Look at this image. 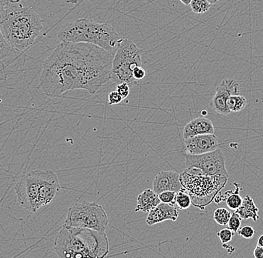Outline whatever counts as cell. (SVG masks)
Instances as JSON below:
<instances>
[{"mask_svg": "<svg viewBox=\"0 0 263 258\" xmlns=\"http://www.w3.org/2000/svg\"><path fill=\"white\" fill-rule=\"evenodd\" d=\"M255 258H263V247L256 245L254 251Z\"/></svg>", "mask_w": 263, "mask_h": 258, "instance_id": "cell-31", "label": "cell"}, {"mask_svg": "<svg viewBox=\"0 0 263 258\" xmlns=\"http://www.w3.org/2000/svg\"><path fill=\"white\" fill-rule=\"evenodd\" d=\"M142 65L141 50L130 40L121 39L115 51L112 60L111 80L118 85L127 83L133 87L139 85V82L133 78V70Z\"/></svg>", "mask_w": 263, "mask_h": 258, "instance_id": "cell-6", "label": "cell"}, {"mask_svg": "<svg viewBox=\"0 0 263 258\" xmlns=\"http://www.w3.org/2000/svg\"><path fill=\"white\" fill-rule=\"evenodd\" d=\"M228 178L221 175L209 176L195 167L187 168L180 175L181 184L190 195L192 205L200 210L215 200Z\"/></svg>", "mask_w": 263, "mask_h": 258, "instance_id": "cell-5", "label": "cell"}, {"mask_svg": "<svg viewBox=\"0 0 263 258\" xmlns=\"http://www.w3.org/2000/svg\"><path fill=\"white\" fill-rule=\"evenodd\" d=\"M9 4L10 0H0V14L3 12V11Z\"/></svg>", "mask_w": 263, "mask_h": 258, "instance_id": "cell-32", "label": "cell"}, {"mask_svg": "<svg viewBox=\"0 0 263 258\" xmlns=\"http://www.w3.org/2000/svg\"><path fill=\"white\" fill-rule=\"evenodd\" d=\"M123 100L122 97H121V95H120L116 90L111 91V93L108 94V103L110 105L119 104Z\"/></svg>", "mask_w": 263, "mask_h": 258, "instance_id": "cell-29", "label": "cell"}, {"mask_svg": "<svg viewBox=\"0 0 263 258\" xmlns=\"http://www.w3.org/2000/svg\"><path fill=\"white\" fill-rule=\"evenodd\" d=\"M241 220L242 219L240 217L236 212H233L232 213L229 222H228V228L232 230L233 232H237L238 230L240 229V227H241Z\"/></svg>", "mask_w": 263, "mask_h": 258, "instance_id": "cell-24", "label": "cell"}, {"mask_svg": "<svg viewBox=\"0 0 263 258\" xmlns=\"http://www.w3.org/2000/svg\"><path fill=\"white\" fill-rule=\"evenodd\" d=\"M237 233L241 237L245 238V239H251V238L254 237L255 230L252 226H246L240 228Z\"/></svg>", "mask_w": 263, "mask_h": 258, "instance_id": "cell-27", "label": "cell"}, {"mask_svg": "<svg viewBox=\"0 0 263 258\" xmlns=\"http://www.w3.org/2000/svg\"><path fill=\"white\" fill-rule=\"evenodd\" d=\"M108 222L106 210L101 205L81 201L69 208L64 226L106 232Z\"/></svg>", "mask_w": 263, "mask_h": 258, "instance_id": "cell-7", "label": "cell"}, {"mask_svg": "<svg viewBox=\"0 0 263 258\" xmlns=\"http://www.w3.org/2000/svg\"><path fill=\"white\" fill-rule=\"evenodd\" d=\"M175 202L176 205L180 210L188 209L192 205V200H191L190 195H189L185 189L177 193Z\"/></svg>", "mask_w": 263, "mask_h": 258, "instance_id": "cell-21", "label": "cell"}, {"mask_svg": "<svg viewBox=\"0 0 263 258\" xmlns=\"http://www.w3.org/2000/svg\"><path fill=\"white\" fill-rule=\"evenodd\" d=\"M239 92V84L236 80L230 78L223 80L217 87L215 96L212 101L214 109L220 114H229L230 111L228 109L227 102L230 96L238 95Z\"/></svg>", "mask_w": 263, "mask_h": 258, "instance_id": "cell-11", "label": "cell"}, {"mask_svg": "<svg viewBox=\"0 0 263 258\" xmlns=\"http://www.w3.org/2000/svg\"><path fill=\"white\" fill-rule=\"evenodd\" d=\"M180 175L174 171H162L154 177L153 182L154 191L160 194L164 191H174L178 193L183 190V186L180 182Z\"/></svg>", "mask_w": 263, "mask_h": 258, "instance_id": "cell-13", "label": "cell"}, {"mask_svg": "<svg viewBox=\"0 0 263 258\" xmlns=\"http://www.w3.org/2000/svg\"><path fill=\"white\" fill-rule=\"evenodd\" d=\"M187 168L199 169L209 176L221 175L229 177L226 169V160L220 149L198 155L186 154L185 160Z\"/></svg>", "mask_w": 263, "mask_h": 258, "instance_id": "cell-9", "label": "cell"}, {"mask_svg": "<svg viewBox=\"0 0 263 258\" xmlns=\"http://www.w3.org/2000/svg\"><path fill=\"white\" fill-rule=\"evenodd\" d=\"M17 52L6 40L0 27V63L7 57L14 56Z\"/></svg>", "mask_w": 263, "mask_h": 258, "instance_id": "cell-20", "label": "cell"}, {"mask_svg": "<svg viewBox=\"0 0 263 258\" xmlns=\"http://www.w3.org/2000/svg\"><path fill=\"white\" fill-rule=\"evenodd\" d=\"M235 212L242 220H249V219H251L254 221H257L259 219V214H258L259 209L255 205L253 199L249 195H247L246 196H245V198L243 199L241 207Z\"/></svg>", "mask_w": 263, "mask_h": 258, "instance_id": "cell-18", "label": "cell"}, {"mask_svg": "<svg viewBox=\"0 0 263 258\" xmlns=\"http://www.w3.org/2000/svg\"><path fill=\"white\" fill-rule=\"evenodd\" d=\"M234 186L236 187V190H230L227 191L223 195H218L215 198V202L219 203L220 202H226L229 209L236 211V210L241 207L242 204L243 198L240 195V185L237 182H235Z\"/></svg>", "mask_w": 263, "mask_h": 258, "instance_id": "cell-17", "label": "cell"}, {"mask_svg": "<svg viewBox=\"0 0 263 258\" xmlns=\"http://www.w3.org/2000/svg\"><path fill=\"white\" fill-rule=\"evenodd\" d=\"M257 246H262L263 247V234L260 235L258 238L257 243H256Z\"/></svg>", "mask_w": 263, "mask_h": 258, "instance_id": "cell-33", "label": "cell"}, {"mask_svg": "<svg viewBox=\"0 0 263 258\" xmlns=\"http://www.w3.org/2000/svg\"><path fill=\"white\" fill-rule=\"evenodd\" d=\"M212 5L206 0H192L191 9L195 14H204L210 10Z\"/></svg>", "mask_w": 263, "mask_h": 258, "instance_id": "cell-23", "label": "cell"}, {"mask_svg": "<svg viewBox=\"0 0 263 258\" xmlns=\"http://www.w3.org/2000/svg\"><path fill=\"white\" fill-rule=\"evenodd\" d=\"M179 215L180 213L174 205L161 202L148 213L146 223L148 226H151L167 220L174 222L177 220Z\"/></svg>", "mask_w": 263, "mask_h": 258, "instance_id": "cell-14", "label": "cell"}, {"mask_svg": "<svg viewBox=\"0 0 263 258\" xmlns=\"http://www.w3.org/2000/svg\"><path fill=\"white\" fill-rule=\"evenodd\" d=\"M133 78L136 80V81L140 82L142 80L143 78L145 77L146 70L142 66H139V67H136L133 70Z\"/></svg>", "mask_w": 263, "mask_h": 258, "instance_id": "cell-30", "label": "cell"}, {"mask_svg": "<svg viewBox=\"0 0 263 258\" xmlns=\"http://www.w3.org/2000/svg\"><path fill=\"white\" fill-rule=\"evenodd\" d=\"M176 195L177 193L174 191H164L159 194V200L162 203L168 204V205H176Z\"/></svg>", "mask_w": 263, "mask_h": 258, "instance_id": "cell-25", "label": "cell"}, {"mask_svg": "<svg viewBox=\"0 0 263 258\" xmlns=\"http://www.w3.org/2000/svg\"><path fill=\"white\" fill-rule=\"evenodd\" d=\"M0 27L6 40L18 52L32 47L44 29L37 13L16 3H10L0 14Z\"/></svg>", "mask_w": 263, "mask_h": 258, "instance_id": "cell-2", "label": "cell"}, {"mask_svg": "<svg viewBox=\"0 0 263 258\" xmlns=\"http://www.w3.org/2000/svg\"><path fill=\"white\" fill-rule=\"evenodd\" d=\"M180 1L182 4L185 5V6H189L191 3H192V0H180Z\"/></svg>", "mask_w": 263, "mask_h": 258, "instance_id": "cell-34", "label": "cell"}, {"mask_svg": "<svg viewBox=\"0 0 263 258\" xmlns=\"http://www.w3.org/2000/svg\"><path fill=\"white\" fill-rule=\"evenodd\" d=\"M21 0H10V3H13V4H15V3H19Z\"/></svg>", "mask_w": 263, "mask_h": 258, "instance_id": "cell-36", "label": "cell"}, {"mask_svg": "<svg viewBox=\"0 0 263 258\" xmlns=\"http://www.w3.org/2000/svg\"><path fill=\"white\" fill-rule=\"evenodd\" d=\"M160 203L159 195L156 194L154 190L146 189L138 196L137 205H136L135 212L141 211L144 213H149Z\"/></svg>", "mask_w": 263, "mask_h": 258, "instance_id": "cell-16", "label": "cell"}, {"mask_svg": "<svg viewBox=\"0 0 263 258\" xmlns=\"http://www.w3.org/2000/svg\"><path fill=\"white\" fill-rule=\"evenodd\" d=\"M215 133L213 122L205 117H197L189 122L185 126L182 132L184 139L201 135V134H212Z\"/></svg>", "mask_w": 263, "mask_h": 258, "instance_id": "cell-15", "label": "cell"}, {"mask_svg": "<svg viewBox=\"0 0 263 258\" xmlns=\"http://www.w3.org/2000/svg\"><path fill=\"white\" fill-rule=\"evenodd\" d=\"M247 105H248V101L246 97L240 96V95L231 96L227 102V105L230 112H239L246 108Z\"/></svg>", "mask_w": 263, "mask_h": 258, "instance_id": "cell-19", "label": "cell"}, {"mask_svg": "<svg viewBox=\"0 0 263 258\" xmlns=\"http://www.w3.org/2000/svg\"><path fill=\"white\" fill-rule=\"evenodd\" d=\"M61 185L57 173L52 170H41L39 205L40 208L49 205L59 196Z\"/></svg>", "mask_w": 263, "mask_h": 258, "instance_id": "cell-10", "label": "cell"}, {"mask_svg": "<svg viewBox=\"0 0 263 258\" xmlns=\"http://www.w3.org/2000/svg\"><path fill=\"white\" fill-rule=\"evenodd\" d=\"M61 43L92 44L115 54L121 41L118 33L111 25L87 19L67 24L58 33Z\"/></svg>", "mask_w": 263, "mask_h": 258, "instance_id": "cell-4", "label": "cell"}, {"mask_svg": "<svg viewBox=\"0 0 263 258\" xmlns=\"http://www.w3.org/2000/svg\"><path fill=\"white\" fill-rule=\"evenodd\" d=\"M54 248L59 258H107L109 241L106 232L63 226Z\"/></svg>", "mask_w": 263, "mask_h": 258, "instance_id": "cell-3", "label": "cell"}, {"mask_svg": "<svg viewBox=\"0 0 263 258\" xmlns=\"http://www.w3.org/2000/svg\"><path fill=\"white\" fill-rule=\"evenodd\" d=\"M116 91L125 100L129 95L130 86L127 83H121L117 85Z\"/></svg>", "mask_w": 263, "mask_h": 258, "instance_id": "cell-28", "label": "cell"}, {"mask_svg": "<svg viewBox=\"0 0 263 258\" xmlns=\"http://www.w3.org/2000/svg\"><path fill=\"white\" fill-rule=\"evenodd\" d=\"M232 213L224 208H219L214 211V220L220 226H227L228 224Z\"/></svg>", "mask_w": 263, "mask_h": 258, "instance_id": "cell-22", "label": "cell"}, {"mask_svg": "<svg viewBox=\"0 0 263 258\" xmlns=\"http://www.w3.org/2000/svg\"><path fill=\"white\" fill-rule=\"evenodd\" d=\"M114 55L92 44L60 43L43 65L41 90L50 97L80 89L95 94L111 80Z\"/></svg>", "mask_w": 263, "mask_h": 258, "instance_id": "cell-1", "label": "cell"}, {"mask_svg": "<svg viewBox=\"0 0 263 258\" xmlns=\"http://www.w3.org/2000/svg\"><path fill=\"white\" fill-rule=\"evenodd\" d=\"M217 236L219 237L220 241L223 243V244H228L233 239V236H234V232L230 228H223V229L220 230L218 233H217Z\"/></svg>", "mask_w": 263, "mask_h": 258, "instance_id": "cell-26", "label": "cell"}, {"mask_svg": "<svg viewBox=\"0 0 263 258\" xmlns=\"http://www.w3.org/2000/svg\"><path fill=\"white\" fill-rule=\"evenodd\" d=\"M206 1H208L209 3H210V4L214 5L217 4V3H218V2L220 1V0H206Z\"/></svg>", "mask_w": 263, "mask_h": 258, "instance_id": "cell-35", "label": "cell"}, {"mask_svg": "<svg viewBox=\"0 0 263 258\" xmlns=\"http://www.w3.org/2000/svg\"><path fill=\"white\" fill-rule=\"evenodd\" d=\"M187 154L198 155L217 150L218 141L215 134H201L184 139Z\"/></svg>", "mask_w": 263, "mask_h": 258, "instance_id": "cell-12", "label": "cell"}, {"mask_svg": "<svg viewBox=\"0 0 263 258\" xmlns=\"http://www.w3.org/2000/svg\"><path fill=\"white\" fill-rule=\"evenodd\" d=\"M41 173V170L29 172L20 177L14 187L20 205L30 213H35L41 208L39 205Z\"/></svg>", "mask_w": 263, "mask_h": 258, "instance_id": "cell-8", "label": "cell"}]
</instances>
